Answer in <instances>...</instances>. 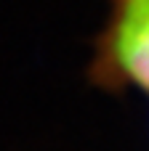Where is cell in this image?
<instances>
[{"mask_svg":"<svg viewBox=\"0 0 149 151\" xmlns=\"http://www.w3.org/2000/svg\"><path fill=\"white\" fill-rule=\"evenodd\" d=\"M107 3V21L93 42L91 80L112 93H149V0Z\"/></svg>","mask_w":149,"mask_h":151,"instance_id":"cell-1","label":"cell"}]
</instances>
